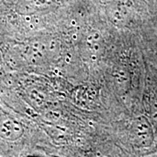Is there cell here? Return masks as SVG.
Segmentation results:
<instances>
[{
    "label": "cell",
    "mask_w": 157,
    "mask_h": 157,
    "mask_svg": "<svg viewBox=\"0 0 157 157\" xmlns=\"http://www.w3.org/2000/svg\"><path fill=\"white\" fill-rule=\"evenodd\" d=\"M58 6V0H19L15 9L20 15H33L38 12L52 11Z\"/></svg>",
    "instance_id": "cell-1"
},
{
    "label": "cell",
    "mask_w": 157,
    "mask_h": 157,
    "mask_svg": "<svg viewBox=\"0 0 157 157\" xmlns=\"http://www.w3.org/2000/svg\"><path fill=\"white\" fill-rule=\"evenodd\" d=\"M0 133L9 139H16L22 135L23 130L19 124L11 119L3 120L0 122Z\"/></svg>",
    "instance_id": "cell-2"
},
{
    "label": "cell",
    "mask_w": 157,
    "mask_h": 157,
    "mask_svg": "<svg viewBox=\"0 0 157 157\" xmlns=\"http://www.w3.org/2000/svg\"><path fill=\"white\" fill-rule=\"evenodd\" d=\"M94 157H115L113 155L112 153L110 152V149H106V148H101L98 149L94 152Z\"/></svg>",
    "instance_id": "cell-3"
}]
</instances>
